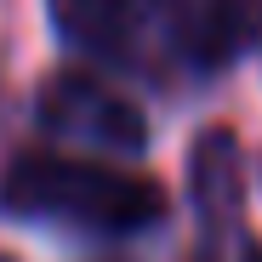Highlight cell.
<instances>
[{
	"label": "cell",
	"mask_w": 262,
	"mask_h": 262,
	"mask_svg": "<svg viewBox=\"0 0 262 262\" xmlns=\"http://www.w3.org/2000/svg\"><path fill=\"white\" fill-rule=\"evenodd\" d=\"M0 216L74 239H137L171 216V194L125 160L23 148L0 165Z\"/></svg>",
	"instance_id": "obj_1"
},
{
	"label": "cell",
	"mask_w": 262,
	"mask_h": 262,
	"mask_svg": "<svg viewBox=\"0 0 262 262\" xmlns=\"http://www.w3.org/2000/svg\"><path fill=\"white\" fill-rule=\"evenodd\" d=\"M34 120L63 143H80V148H103V154H120V160H137L148 148V120L143 108L131 103L120 85H108L103 74L92 69H52L34 92Z\"/></svg>",
	"instance_id": "obj_2"
},
{
	"label": "cell",
	"mask_w": 262,
	"mask_h": 262,
	"mask_svg": "<svg viewBox=\"0 0 262 262\" xmlns=\"http://www.w3.org/2000/svg\"><path fill=\"white\" fill-rule=\"evenodd\" d=\"M46 17L74 57L114 69V74L165 80L154 17H148L143 0H46Z\"/></svg>",
	"instance_id": "obj_3"
},
{
	"label": "cell",
	"mask_w": 262,
	"mask_h": 262,
	"mask_svg": "<svg viewBox=\"0 0 262 262\" xmlns=\"http://www.w3.org/2000/svg\"><path fill=\"white\" fill-rule=\"evenodd\" d=\"M160 46L188 74H223L245 46V0H143Z\"/></svg>",
	"instance_id": "obj_4"
},
{
	"label": "cell",
	"mask_w": 262,
	"mask_h": 262,
	"mask_svg": "<svg viewBox=\"0 0 262 262\" xmlns=\"http://www.w3.org/2000/svg\"><path fill=\"white\" fill-rule=\"evenodd\" d=\"M188 200L205 234H234L245 205V148L228 125H211L188 148Z\"/></svg>",
	"instance_id": "obj_5"
},
{
	"label": "cell",
	"mask_w": 262,
	"mask_h": 262,
	"mask_svg": "<svg viewBox=\"0 0 262 262\" xmlns=\"http://www.w3.org/2000/svg\"><path fill=\"white\" fill-rule=\"evenodd\" d=\"M245 46L262 52V0H245Z\"/></svg>",
	"instance_id": "obj_6"
},
{
	"label": "cell",
	"mask_w": 262,
	"mask_h": 262,
	"mask_svg": "<svg viewBox=\"0 0 262 262\" xmlns=\"http://www.w3.org/2000/svg\"><path fill=\"white\" fill-rule=\"evenodd\" d=\"M239 262H262V245L256 239H239Z\"/></svg>",
	"instance_id": "obj_7"
}]
</instances>
